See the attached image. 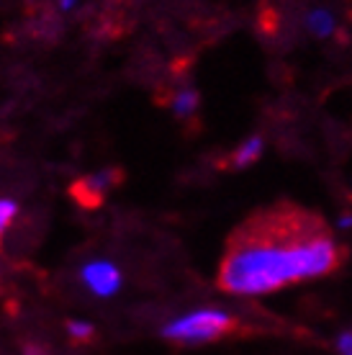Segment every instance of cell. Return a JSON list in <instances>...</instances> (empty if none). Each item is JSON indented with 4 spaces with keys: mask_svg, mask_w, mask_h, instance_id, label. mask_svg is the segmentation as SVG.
Returning a JSON list of instances; mask_svg holds the SVG:
<instances>
[{
    "mask_svg": "<svg viewBox=\"0 0 352 355\" xmlns=\"http://www.w3.org/2000/svg\"><path fill=\"white\" fill-rule=\"evenodd\" d=\"M306 26L311 28V34L317 36H329L332 31H335V18H332V13L329 10H311L306 16Z\"/></svg>",
    "mask_w": 352,
    "mask_h": 355,
    "instance_id": "5b68a950",
    "label": "cell"
},
{
    "mask_svg": "<svg viewBox=\"0 0 352 355\" xmlns=\"http://www.w3.org/2000/svg\"><path fill=\"white\" fill-rule=\"evenodd\" d=\"M75 6H78V0H60V8L62 10H72Z\"/></svg>",
    "mask_w": 352,
    "mask_h": 355,
    "instance_id": "8fae6325",
    "label": "cell"
},
{
    "mask_svg": "<svg viewBox=\"0 0 352 355\" xmlns=\"http://www.w3.org/2000/svg\"><path fill=\"white\" fill-rule=\"evenodd\" d=\"M229 311L216 309V306H203V309H193L168 322L162 335L173 343H180V345H203V343L219 340L224 332H229Z\"/></svg>",
    "mask_w": 352,
    "mask_h": 355,
    "instance_id": "7a4b0ae2",
    "label": "cell"
},
{
    "mask_svg": "<svg viewBox=\"0 0 352 355\" xmlns=\"http://www.w3.org/2000/svg\"><path fill=\"white\" fill-rule=\"evenodd\" d=\"M335 240L317 227L288 222L245 232L221 263L219 286L234 296H263L335 270Z\"/></svg>",
    "mask_w": 352,
    "mask_h": 355,
    "instance_id": "6da1fadb",
    "label": "cell"
},
{
    "mask_svg": "<svg viewBox=\"0 0 352 355\" xmlns=\"http://www.w3.org/2000/svg\"><path fill=\"white\" fill-rule=\"evenodd\" d=\"M18 214V204L13 198H0V234L8 230L10 222L16 219Z\"/></svg>",
    "mask_w": 352,
    "mask_h": 355,
    "instance_id": "ba28073f",
    "label": "cell"
},
{
    "mask_svg": "<svg viewBox=\"0 0 352 355\" xmlns=\"http://www.w3.org/2000/svg\"><path fill=\"white\" fill-rule=\"evenodd\" d=\"M26 355H46V350H44V347H39V345H28Z\"/></svg>",
    "mask_w": 352,
    "mask_h": 355,
    "instance_id": "30bf717a",
    "label": "cell"
},
{
    "mask_svg": "<svg viewBox=\"0 0 352 355\" xmlns=\"http://www.w3.org/2000/svg\"><path fill=\"white\" fill-rule=\"evenodd\" d=\"M93 324L90 322H85V320H70L67 322V335H70L75 343H85V340H90L93 338Z\"/></svg>",
    "mask_w": 352,
    "mask_h": 355,
    "instance_id": "52a82bcc",
    "label": "cell"
},
{
    "mask_svg": "<svg viewBox=\"0 0 352 355\" xmlns=\"http://www.w3.org/2000/svg\"><path fill=\"white\" fill-rule=\"evenodd\" d=\"M80 278L90 293H96L98 299H111L121 288V270L111 260H90L88 266H82Z\"/></svg>",
    "mask_w": 352,
    "mask_h": 355,
    "instance_id": "3957f363",
    "label": "cell"
},
{
    "mask_svg": "<svg viewBox=\"0 0 352 355\" xmlns=\"http://www.w3.org/2000/svg\"><path fill=\"white\" fill-rule=\"evenodd\" d=\"M337 353L340 355H352V329H344L337 338Z\"/></svg>",
    "mask_w": 352,
    "mask_h": 355,
    "instance_id": "9c48e42d",
    "label": "cell"
},
{
    "mask_svg": "<svg viewBox=\"0 0 352 355\" xmlns=\"http://www.w3.org/2000/svg\"><path fill=\"white\" fill-rule=\"evenodd\" d=\"M263 139L260 137H249L245 142L239 144L234 155H231V162H234V168H247V165H252L263 157Z\"/></svg>",
    "mask_w": 352,
    "mask_h": 355,
    "instance_id": "277c9868",
    "label": "cell"
},
{
    "mask_svg": "<svg viewBox=\"0 0 352 355\" xmlns=\"http://www.w3.org/2000/svg\"><path fill=\"white\" fill-rule=\"evenodd\" d=\"M195 108H198V93H195L193 88H183L180 93H175V98H173V111H175L180 119L193 116Z\"/></svg>",
    "mask_w": 352,
    "mask_h": 355,
    "instance_id": "8992f818",
    "label": "cell"
}]
</instances>
